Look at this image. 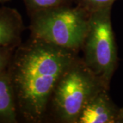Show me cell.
<instances>
[{
	"label": "cell",
	"instance_id": "30bf717a",
	"mask_svg": "<svg viewBox=\"0 0 123 123\" xmlns=\"http://www.w3.org/2000/svg\"><path fill=\"white\" fill-rule=\"evenodd\" d=\"M15 49L12 47H0V75L8 70Z\"/></svg>",
	"mask_w": 123,
	"mask_h": 123
},
{
	"label": "cell",
	"instance_id": "8992f818",
	"mask_svg": "<svg viewBox=\"0 0 123 123\" xmlns=\"http://www.w3.org/2000/svg\"><path fill=\"white\" fill-rule=\"evenodd\" d=\"M24 29L23 18L17 10L0 7V47L17 48L22 43Z\"/></svg>",
	"mask_w": 123,
	"mask_h": 123
},
{
	"label": "cell",
	"instance_id": "ba28073f",
	"mask_svg": "<svg viewBox=\"0 0 123 123\" xmlns=\"http://www.w3.org/2000/svg\"><path fill=\"white\" fill-rule=\"evenodd\" d=\"M27 11L30 15L36 12L56 8L62 6L69 5L73 0H23Z\"/></svg>",
	"mask_w": 123,
	"mask_h": 123
},
{
	"label": "cell",
	"instance_id": "3957f363",
	"mask_svg": "<svg viewBox=\"0 0 123 123\" xmlns=\"http://www.w3.org/2000/svg\"><path fill=\"white\" fill-rule=\"evenodd\" d=\"M102 88H106L77 55L58 80L48 111L57 122L76 123L88 101Z\"/></svg>",
	"mask_w": 123,
	"mask_h": 123
},
{
	"label": "cell",
	"instance_id": "9c48e42d",
	"mask_svg": "<svg viewBox=\"0 0 123 123\" xmlns=\"http://www.w3.org/2000/svg\"><path fill=\"white\" fill-rule=\"evenodd\" d=\"M117 0H77V4L82 6L89 12L106 7H112Z\"/></svg>",
	"mask_w": 123,
	"mask_h": 123
},
{
	"label": "cell",
	"instance_id": "6da1fadb",
	"mask_svg": "<svg viewBox=\"0 0 123 123\" xmlns=\"http://www.w3.org/2000/svg\"><path fill=\"white\" fill-rule=\"evenodd\" d=\"M77 53L30 36L14 50L8 68L18 117L43 122L54 88Z\"/></svg>",
	"mask_w": 123,
	"mask_h": 123
},
{
	"label": "cell",
	"instance_id": "52a82bcc",
	"mask_svg": "<svg viewBox=\"0 0 123 123\" xmlns=\"http://www.w3.org/2000/svg\"><path fill=\"white\" fill-rule=\"evenodd\" d=\"M17 107L8 70L0 75V123L18 122Z\"/></svg>",
	"mask_w": 123,
	"mask_h": 123
},
{
	"label": "cell",
	"instance_id": "277c9868",
	"mask_svg": "<svg viewBox=\"0 0 123 123\" xmlns=\"http://www.w3.org/2000/svg\"><path fill=\"white\" fill-rule=\"evenodd\" d=\"M111 8L90 12L88 31L81 48L85 64L108 90L118 62L111 19Z\"/></svg>",
	"mask_w": 123,
	"mask_h": 123
},
{
	"label": "cell",
	"instance_id": "5b68a950",
	"mask_svg": "<svg viewBox=\"0 0 123 123\" xmlns=\"http://www.w3.org/2000/svg\"><path fill=\"white\" fill-rule=\"evenodd\" d=\"M102 88L88 101L76 123H118L120 108Z\"/></svg>",
	"mask_w": 123,
	"mask_h": 123
},
{
	"label": "cell",
	"instance_id": "8fae6325",
	"mask_svg": "<svg viewBox=\"0 0 123 123\" xmlns=\"http://www.w3.org/2000/svg\"><path fill=\"white\" fill-rule=\"evenodd\" d=\"M118 123H123V107L120 108L118 116Z\"/></svg>",
	"mask_w": 123,
	"mask_h": 123
},
{
	"label": "cell",
	"instance_id": "7a4b0ae2",
	"mask_svg": "<svg viewBox=\"0 0 123 123\" xmlns=\"http://www.w3.org/2000/svg\"><path fill=\"white\" fill-rule=\"evenodd\" d=\"M90 14L82 6L65 5L31 14V36L78 53L87 34Z\"/></svg>",
	"mask_w": 123,
	"mask_h": 123
},
{
	"label": "cell",
	"instance_id": "7c38bea8",
	"mask_svg": "<svg viewBox=\"0 0 123 123\" xmlns=\"http://www.w3.org/2000/svg\"><path fill=\"white\" fill-rule=\"evenodd\" d=\"M10 0H0V4H3V3H6V2H8Z\"/></svg>",
	"mask_w": 123,
	"mask_h": 123
}]
</instances>
